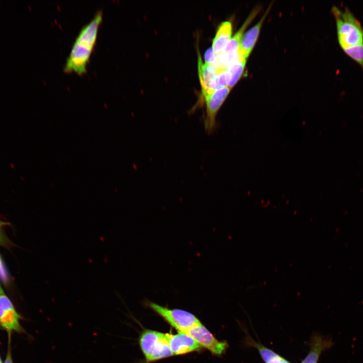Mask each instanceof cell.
Here are the masks:
<instances>
[{
    "instance_id": "obj_1",
    "label": "cell",
    "mask_w": 363,
    "mask_h": 363,
    "mask_svg": "<svg viewBox=\"0 0 363 363\" xmlns=\"http://www.w3.org/2000/svg\"><path fill=\"white\" fill-rule=\"evenodd\" d=\"M102 20L103 13L99 10L91 21L81 28L67 58L64 68L65 73L81 76L87 72V67L96 43Z\"/></svg>"
},
{
    "instance_id": "obj_2",
    "label": "cell",
    "mask_w": 363,
    "mask_h": 363,
    "mask_svg": "<svg viewBox=\"0 0 363 363\" xmlns=\"http://www.w3.org/2000/svg\"><path fill=\"white\" fill-rule=\"evenodd\" d=\"M332 12L335 18L337 38L341 48L363 44V27L347 8L342 10L334 6Z\"/></svg>"
},
{
    "instance_id": "obj_3",
    "label": "cell",
    "mask_w": 363,
    "mask_h": 363,
    "mask_svg": "<svg viewBox=\"0 0 363 363\" xmlns=\"http://www.w3.org/2000/svg\"><path fill=\"white\" fill-rule=\"evenodd\" d=\"M139 344L147 362L172 355L165 333L145 329L139 337Z\"/></svg>"
},
{
    "instance_id": "obj_4",
    "label": "cell",
    "mask_w": 363,
    "mask_h": 363,
    "mask_svg": "<svg viewBox=\"0 0 363 363\" xmlns=\"http://www.w3.org/2000/svg\"><path fill=\"white\" fill-rule=\"evenodd\" d=\"M144 304L178 332H185L193 326L201 323L194 314L187 311L169 309L148 300Z\"/></svg>"
},
{
    "instance_id": "obj_5",
    "label": "cell",
    "mask_w": 363,
    "mask_h": 363,
    "mask_svg": "<svg viewBox=\"0 0 363 363\" xmlns=\"http://www.w3.org/2000/svg\"><path fill=\"white\" fill-rule=\"evenodd\" d=\"M230 89L227 86L215 90L203 96L206 103V112L204 126L206 131L212 133L216 126V116L221 106L228 96Z\"/></svg>"
},
{
    "instance_id": "obj_6",
    "label": "cell",
    "mask_w": 363,
    "mask_h": 363,
    "mask_svg": "<svg viewBox=\"0 0 363 363\" xmlns=\"http://www.w3.org/2000/svg\"><path fill=\"white\" fill-rule=\"evenodd\" d=\"M194 339L201 346L212 354L221 355L228 347L226 341L218 340L201 323L196 325L184 332Z\"/></svg>"
},
{
    "instance_id": "obj_7",
    "label": "cell",
    "mask_w": 363,
    "mask_h": 363,
    "mask_svg": "<svg viewBox=\"0 0 363 363\" xmlns=\"http://www.w3.org/2000/svg\"><path fill=\"white\" fill-rule=\"evenodd\" d=\"M20 318L0 282V326L9 333L23 332L19 322Z\"/></svg>"
},
{
    "instance_id": "obj_8",
    "label": "cell",
    "mask_w": 363,
    "mask_h": 363,
    "mask_svg": "<svg viewBox=\"0 0 363 363\" xmlns=\"http://www.w3.org/2000/svg\"><path fill=\"white\" fill-rule=\"evenodd\" d=\"M173 355H183L199 350L201 346L191 336L182 332L165 333Z\"/></svg>"
},
{
    "instance_id": "obj_9",
    "label": "cell",
    "mask_w": 363,
    "mask_h": 363,
    "mask_svg": "<svg viewBox=\"0 0 363 363\" xmlns=\"http://www.w3.org/2000/svg\"><path fill=\"white\" fill-rule=\"evenodd\" d=\"M270 8L271 7H269L259 21L245 32L242 37L238 47V52L240 55L246 59L256 44L261 27Z\"/></svg>"
},
{
    "instance_id": "obj_10",
    "label": "cell",
    "mask_w": 363,
    "mask_h": 363,
    "mask_svg": "<svg viewBox=\"0 0 363 363\" xmlns=\"http://www.w3.org/2000/svg\"><path fill=\"white\" fill-rule=\"evenodd\" d=\"M310 350L300 363H318L322 353L332 347L334 343L330 337L315 334L312 336Z\"/></svg>"
},
{
    "instance_id": "obj_11",
    "label": "cell",
    "mask_w": 363,
    "mask_h": 363,
    "mask_svg": "<svg viewBox=\"0 0 363 363\" xmlns=\"http://www.w3.org/2000/svg\"><path fill=\"white\" fill-rule=\"evenodd\" d=\"M245 343L248 346L256 348L265 363H291L272 350L254 340L245 331Z\"/></svg>"
},
{
    "instance_id": "obj_12",
    "label": "cell",
    "mask_w": 363,
    "mask_h": 363,
    "mask_svg": "<svg viewBox=\"0 0 363 363\" xmlns=\"http://www.w3.org/2000/svg\"><path fill=\"white\" fill-rule=\"evenodd\" d=\"M232 26L229 21L221 22L218 26L213 40L212 48L214 52L220 54L231 39Z\"/></svg>"
},
{
    "instance_id": "obj_13",
    "label": "cell",
    "mask_w": 363,
    "mask_h": 363,
    "mask_svg": "<svg viewBox=\"0 0 363 363\" xmlns=\"http://www.w3.org/2000/svg\"><path fill=\"white\" fill-rule=\"evenodd\" d=\"M260 11V8L257 7L253 10L248 16L242 26L230 39L221 52L229 53L237 51L238 50L240 42L245 33V31L252 22Z\"/></svg>"
},
{
    "instance_id": "obj_14",
    "label": "cell",
    "mask_w": 363,
    "mask_h": 363,
    "mask_svg": "<svg viewBox=\"0 0 363 363\" xmlns=\"http://www.w3.org/2000/svg\"><path fill=\"white\" fill-rule=\"evenodd\" d=\"M198 71L202 92L205 91L211 80L219 73L218 70L211 64L202 61L200 54L198 59Z\"/></svg>"
},
{
    "instance_id": "obj_15",
    "label": "cell",
    "mask_w": 363,
    "mask_h": 363,
    "mask_svg": "<svg viewBox=\"0 0 363 363\" xmlns=\"http://www.w3.org/2000/svg\"><path fill=\"white\" fill-rule=\"evenodd\" d=\"M246 62L247 59L239 54L238 58L227 69L226 71L229 74V81L227 86L230 89L235 85L241 76Z\"/></svg>"
},
{
    "instance_id": "obj_16",
    "label": "cell",
    "mask_w": 363,
    "mask_h": 363,
    "mask_svg": "<svg viewBox=\"0 0 363 363\" xmlns=\"http://www.w3.org/2000/svg\"><path fill=\"white\" fill-rule=\"evenodd\" d=\"M229 81V74L227 71L219 72L211 80L207 89L202 92L203 96L215 90L227 86Z\"/></svg>"
},
{
    "instance_id": "obj_17",
    "label": "cell",
    "mask_w": 363,
    "mask_h": 363,
    "mask_svg": "<svg viewBox=\"0 0 363 363\" xmlns=\"http://www.w3.org/2000/svg\"><path fill=\"white\" fill-rule=\"evenodd\" d=\"M344 52L358 64L363 69V44L342 49Z\"/></svg>"
},
{
    "instance_id": "obj_18",
    "label": "cell",
    "mask_w": 363,
    "mask_h": 363,
    "mask_svg": "<svg viewBox=\"0 0 363 363\" xmlns=\"http://www.w3.org/2000/svg\"><path fill=\"white\" fill-rule=\"evenodd\" d=\"M0 282L8 286L11 283V277L4 261L0 255Z\"/></svg>"
},
{
    "instance_id": "obj_19",
    "label": "cell",
    "mask_w": 363,
    "mask_h": 363,
    "mask_svg": "<svg viewBox=\"0 0 363 363\" xmlns=\"http://www.w3.org/2000/svg\"><path fill=\"white\" fill-rule=\"evenodd\" d=\"M219 54L215 53L211 47L208 48L204 53V59L206 63L214 65L217 61Z\"/></svg>"
},
{
    "instance_id": "obj_20",
    "label": "cell",
    "mask_w": 363,
    "mask_h": 363,
    "mask_svg": "<svg viewBox=\"0 0 363 363\" xmlns=\"http://www.w3.org/2000/svg\"><path fill=\"white\" fill-rule=\"evenodd\" d=\"M6 224H8V223L5 222L0 221V245L5 247H8L11 243L3 233L2 230V227Z\"/></svg>"
},
{
    "instance_id": "obj_21",
    "label": "cell",
    "mask_w": 363,
    "mask_h": 363,
    "mask_svg": "<svg viewBox=\"0 0 363 363\" xmlns=\"http://www.w3.org/2000/svg\"><path fill=\"white\" fill-rule=\"evenodd\" d=\"M10 345L9 346L8 350L7 352V354L6 357V359L5 360L4 363H13L12 359V356H11V352L10 350Z\"/></svg>"
},
{
    "instance_id": "obj_22",
    "label": "cell",
    "mask_w": 363,
    "mask_h": 363,
    "mask_svg": "<svg viewBox=\"0 0 363 363\" xmlns=\"http://www.w3.org/2000/svg\"><path fill=\"white\" fill-rule=\"evenodd\" d=\"M0 363H3L1 357H0Z\"/></svg>"
}]
</instances>
